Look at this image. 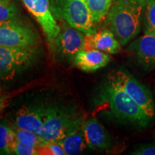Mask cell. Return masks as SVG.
<instances>
[{
	"label": "cell",
	"instance_id": "cell-12",
	"mask_svg": "<svg viewBox=\"0 0 155 155\" xmlns=\"http://www.w3.org/2000/svg\"><path fill=\"white\" fill-rule=\"evenodd\" d=\"M111 57L95 48L84 49L76 54L73 64L78 68L86 72H93L105 67L111 61Z\"/></svg>",
	"mask_w": 155,
	"mask_h": 155
},
{
	"label": "cell",
	"instance_id": "cell-14",
	"mask_svg": "<svg viewBox=\"0 0 155 155\" xmlns=\"http://www.w3.org/2000/svg\"><path fill=\"white\" fill-rule=\"evenodd\" d=\"M86 48H95L109 54L119 53L121 50V45L109 29L95 32L91 35H85Z\"/></svg>",
	"mask_w": 155,
	"mask_h": 155
},
{
	"label": "cell",
	"instance_id": "cell-24",
	"mask_svg": "<svg viewBox=\"0 0 155 155\" xmlns=\"http://www.w3.org/2000/svg\"><path fill=\"white\" fill-rule=\"evenodd\" d=\"M8 104V98L5 95L0 93V111H2Z\"/></svg>",
	"mask_w": 155,
	"mask_h": 155
},
{
	"label": "cell",
	"instance_id": "cell-11",
	"mask_svg": "<svg viewBox=\"0 0 155 155\" xmlns=\"http://www.w3.org/2000/svg\"><path fill=\"white\" fill-rule=\"evenodd\" d=\"M129 49L144 68H155V33H145L134 42Z\"/></svg>",
	"mask_w": 155,
	"mask_h": 155
},
{
	"label": "cell",
	"instance_id": "cell-22",
	"mask_svg": "<svg viewBox=\"0 0 155 155\" xmlns=\"http://www.w3.org/2000/svg\"><path fill=\"white\" fill-rule=\"evenodd\" d=\"M45 148V152H48V154L53 155H65L63 147L58 142H46L42 145Z\"/></svg>",
	"mask_w": 155,
	"mask_h": 155
},
{
	"label": "cell",
	"instance_id": "cell-8",
	"mask_svg": "<svg viewBox=\"0 0 155 155\" xmlns=\"http://www.w3.org/2000/svg\"><path fill=\"white\" fill-rule=\"evenodd\" d=\"M22 2L40 24L51 50L55 49V39L61 28L52 13L49 0H22Z\"/></svg>",
	"mask_w": 155,
	"mask_h": 155
},
{
	"label": "cell",
	"instance_id": "cell-21",
	"mask_svg": "<svg viewBox=\"0 0 155 155\" xmlns=\"http://www.w3.org/2000/svg\"><path fill=\"white\" fill-rule=\"evenodd\" d=\"M12 154L17 155H36L39 154L38 147L19 140L15 143L13 147Z\"/></svg>",
	"mask_w": 155,
	"mask_h": 155
},
{
	"label": "cell",
	"instance_id": "cell-18",
	"mask_svg": "<svg viewBox=\"0 0 155 155\" xmlns=\"http://www.w3.org/2000/svg\"><path fill=\"white\" fill-rule=\"evenodd\" d=\"M12 128L16 134L17 139L19 141H22V142L33 145V146H35L37 147L42 146L47 142L42 138L41 136L32 132V131L21 129V128L16 127L15 125L13 126Z\"/></svg>",
	"mask_w": 155,
	"mask_h": 155
},
{
	"label": "cell",
	"instance_id": "cell-9",
	"mask_svg": "<svg viewBox=\"0 0 155 155\" xmlns=\"http://www.w3.org/2000/svg\"><path fill=\"white\" fill-rule=\"evenodd\" d=\"M84 35L67 22H64L55 39V50L62 57L73 60L78 53L86 48V37Z\"/></svg>",
	"mask_w": 155,
	"mask_h": 155
},
{
	"label": "cell",
	"instance_id": "cell-17",
	"mask_svg": "<svg viewBox=\"0 0 155 155\" xmlns=\"http://www.w3.org/2000/svg\"><path fill=\"white\" fill-rule=\"evenodd\" d=\"M113 0H86L94 23H98L107 15Z\"/></svg>",
	"mask_w": 155,
	"mask_h": 155
},
{
	"label": "cell",
	"instance_id": "cell-16",
	"mask_svg": "<svg viewBox=\"0 0 155 155\" xmlns=\"http://www.w3.org/2000/svg\"><path fill=\"white\" fill-rule=\"evenodd\" d=\"M17 140L12 128L5 124H0V154H12L13 147Z\"/></svg>",
	"mask_w": 155,
	"mask_h": 155
},
{
	"label": "cell",
	"instance_id": "cell-6",
	"mask_svg": "<svg viewBox=\"0 0 155 155\" xmlns=\"http://www.w3.org/2000/svg\"><path fill=\"white\" fill-rule=\"evenodd\" d=\"M35 49L0 46V81L10 80L30 66L38 54Z\"/></svg>",
	"mask_w": 155,
	"mask_h": 155
},
{
	"label": "cell",
	"instance_id": "cell-25",
	"mask_svg": "<svg viewBox=\"0 0 155 155\" xmlns=\"http://www.w3.org/2000/svg\"><path fill=\"white\" fill-rule=\"evenodd\" d=\"M0 1H1V0H0Z\"/></svg>",
	"mask_w": 155,
	"mask_h": 155
},
{
	"label": "cell",
	"instance_id": "cell-2",
	"mask_svg": "<svg viewBox=\"0 0 155 155\" xmlns=\"http://www.w3.org/2000/svg\"><path fill=\"white\" fill-rule=\"evenodd\" d=\"M106 92L112 111L118 118L141 127H147L150 124L152 119L119 86L108 81Z\"/></svg>",
	"mask_w": 155,
	"mask_h": 155
},
{
	"label": "cell",
	"instance_id": "cell-5",
	"mask_svg": "<svg viewBox=\"0 0 155 155\" xmlns=\"http://www.w3.org/2000/svg\"><path fill=\"white\" fill-rule=\"evenodd\" d=\"M108 81L122 88L142 108L151 119L155 116V104L152 95L144 85L124 71H112L108 75Z\"/></svg>",
	"mask_w": 155,
	"mask_h": 155
},
{
	"label": "cell",
	"instance_id": "cell-13",
	"mask_svg": "<svg viewBox=\"0 0 155 155\" xmlns=\"http://www.w3.org/2000/svg\"><path fill=\"white\" fill-rule=\"evenodd\" d=\"M45 115V108L22 106L15 116L16 127L40 135Z\"/></svg>",
	"mask_w": 155,
	"mask_h": 155
},
{
	"label": "cell",
	"instance_id": "cell-15",
	"mask_svg": "<svg viewBox=\"0 0 155 155\" xmlns=\"http://www.w3.org/2000/svg\"><path fill=\"white\" fill-rule=\"evenodd\" d=\"M58 143L61 145L67 155L81 154L87 147L81 127L68 134Z\"/></svg>",
	"mask_w": 155,
	"mask_h": 155
},
{
	"label": "cell",
	"instance_id": "cell-26",
	"mask_svg": "<svg viewBox=\"0 0 155 155\" xmlns=\"http://www.w3.org/2000/svg\"></svg>",
	"mask_w": 155,
	"mask_h": 155
},
{
	"label": "cell",
	"instance_id": "cell-3",
	"mask_svg": "<svg viewBox=\"0 0 155 155\" xmlns=\"http://www.w3.org/2000/svg\"><path fill=\"white\" fill-rule=\"evenodd\" d=\"M83 122L58 108H45L40 136L48 142H58L72 131L81 127Z\"/></svg>",
	"mask_w": 155,
	"mask_h": 155
},
{
	"label": "cell",
	"instance_id": "cell-1",
	"mask_svg": "<svg viewBox=\"0 0 155 155\" xmlns=\"http://www.w3.org/2000/svg\"><path fill=\"white\" fill-rule=\"evenodd\" d=\"M147 0H116L106 15V23L121 45L140 32Z\"/></svg>",
	"mask_w": 155,
	"mask_h": 155
},
{
	"label": "cell",
	"instance_id": "cell-20",
	"mask_svg": "<svg viewBox=\"0 0 155 155\" xmlns=\"http://www.w3.org/2000/svg\"><path fill=\"white\" fill-rule=\"evenodd\" d=\"M145 33H155V0L146 1Z\"/></svg>",
	"mask_w": 155,
	"mask_h": 155
},
{
	"label": "cell",
	"instance_id": "cell-10",
	"mask_svg": "<svg viewBox=\"0 0 155 155\" xmlns=\"http://www.w3.org/2000/svg\"><path fill=\"white\" fill-rule=\"evenodd\" d=\"M81 130L88 147L94 150H106L111 145L109 134L96 118L91 117L83 121Z\"/></svg>",
	"mask_w": 155,
	"mask_h": 155
},
{
	"label": "cell",
	"instance_id": "cell-4",
	"mask_svg": "<svg viewBox=\"0 0 155 155\" xmlns=\"http://www.w3.org/2000/svg\"><path fill=\"white\" fill-rule=\"evenodd\" d=\"M53 9L65 22L85 35L95 32L94 22L86 0H53Z\"/></svg>",
	"mask_w": 155,
	"mask_h": 155
},
{
	"label": "cell",
	"instance_id": "cell-23",
	"mask_svg": "<svg viewBox=\"0 0 155 155\" xmlns=\"http://www.w3.org/2000/svg\"><path fill=\"white\" fill-rule=\"evenodd\" d=\"M132 154L136 155H155V144L143 145L134 151Z\"/></svg>",
	"mask_w": 155,
	"mask_h": 155
},
{
	"label": "cell",
	"instance_id": "cell-19",
	"mask_svg": "<svg viewBox=\"0 0 155 155\" xmlns=\"http://www.w3.org/2000/svg\"><path fill=\"white\" fill-rule=\"evenodd\" d=\"M19 9L13 0L0 1V22L18 19Z\"/></svg>",
	"mask_w": 155,
	"mask_h": 155
},
{
	"label": "cell",
	"instance_id": "cell-7",
	"mask_svg": "<svg viewBox=\"0 0 155 155\" xmlns=\"http://www.w3.org/2000/svg\"><path fill=\"white\" fill-rule=\"evenodd\" d=\"M38 43L36 32L18 19L0 22V46L28 48Z\"/></svg>",
	"mask_w": 155,
	"mask_h": 155
}]
</instances>
